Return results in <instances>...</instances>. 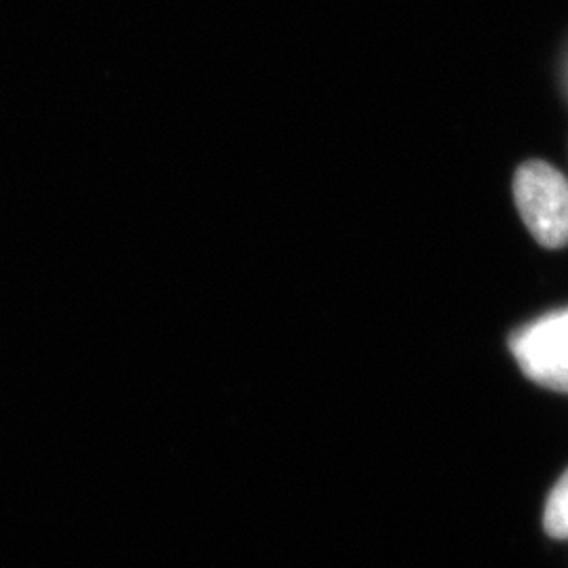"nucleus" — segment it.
<instances>
[{
	"label": "nucleus",
	"mask_w": 568,
	"mask_h": 568,
	"mask_svg": "<svg viewBox=\"0 0 568 568\" xmlns=\"http://www.w3.org/2000/svg\"><path fill=\"white\" fill-rule=\"evenodd\" d=\"M514 199L537 243L548 248L568 244V180L544 161L525 163L514 175Z\"/></svg>",
	"instance_id": "f257e3e1"
},
{
	"label": "nucleus",
	"mask_w": 568,
	"mask_h": 568,
	"mask_svg": "<svg viewBox=\"0 0 568 568\" xmlns=\"http://www.w3.org/2000/svg\"><path fill=\"white\" fill-rule=\"evenodd\" d=\"M509 349L530 382L568 394V307L516 331Z\"/></svg>",
	"instance_id": "f03ea898"
},
{
	"label": "nucleus",
	"mask_w": 568,
	"mask_h": 568,
	"mask_svg": "<svg viewBox=\"0 0 568 568\" xmlns=\"http://www.w3.org/2000/svg\"><path fill=\"white\" fill-rule=\"evenodd\" d=\"M544 527L554 539H568V469L549 493Z\"/></svg>",
	"instance_id": "7ed1b4c3"
}]
</instances>
